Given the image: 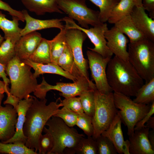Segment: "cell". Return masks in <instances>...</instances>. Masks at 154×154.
Returning <instances> with one entry per match:
<instances>
[{
  "mask_svg": "<svg viewBox=\"0 0 154 154\" xmlns=\"http://www.w3.org/2000/svg\"><path fill=\"white\" fill-rule=\"evenodd\" d=\"M33 97V103L26 113L23 132L27 138L25 146L34 149L37 153L39 150V138L44 126L62 105L61 102L58 103L57 100L47 105L46 98L39 100L37 97Z\"/></svg>",
  "mask_w": 154,
  "mask_h": 154,
  "instance_id": "1",
  "label": "cell"
},
{
  "mask_svg": "<svg viewBox=\"0 0 154 154\" xmlns=\"http://www.w3.org/2000/svg\"><path fill=\"white\" fill-rule=\"evenodd\" d=\"M106 75L113 91L129 97H135L144 84V80L128 60L116 56L108 63Z\"/></svg>",
  "mask_w": 154,
  "mask_h": 154,
  "instance_id": "2",
  "label": "cell"
},
{
  "mask_svg": "<svg viewBox=\"0 0 154 154\" xmlns=\"http://www.w3.org/2000/svg\"><path fill=\"white\" fill-rule=\"evenodd\" d=\"M43 131L51 135L53 147L48 154H74L78 143L84 135L68 126L60 118L52 116L46 123Z\"/></svg>",
  "mask_w": 154,
  "mask_h": 154,
  "instance_id": "3",
  "label": "cell"
},
{
  "mask_svg": "<svg viewBox=\"0 0 154 154\" xmlns=\"http://www.w3.org/2000/svg\"><path fill=\"white\" fill-rule=\"evenodd\" d=\"M31 68L16 56L6 66L5 73L11 84L10 92L20 100L29 98L30 94L35 91L38 85Z\"/></svg>",
  "mask_w": 154,
  "mask_h": 154,
  "instance_id": "4",
  "label": "cell"
},
{
  "mask_svg": "<svg viewBox=\"0 0 154 154\" xmlns=\"http://www.w3.org/2000/svg\"><path fill=\"white\" fill-rule=\"evenodd\" d=\"M128 60L147 82L154 78V42L145 38L128 44Z\"/></svg>",
  "mask_w": 154,
  "mask_h": 154,
  "instance_id": "5",
  "label": "cell"
},
{
  "mask_svg": "<svg viewBox=\"0 0 154 154\" xmlns=\"http://www.w3.org/2000/svg\"><path fill=\"white\" fill-rule=\"evenodd\" d=\"M95 109L92 118L94 139L106 130L113 120L118 110L115 106L113 93H102L97 89L94 90Z\"/></svg>",
  "mask_w": 154,
  "mask_h": 154,
  "instance_id": "6",
  "label": "cell"
},
{
  "mask_svg": "<svg viewBox=\"0 0 154 154\" xmlns=\"http://www.w3.org/2000/svg\"><path fill=\"white\" fill-rule=\"evenodd\" d=\"M114 99L116 108L120 116L122 122L127 128L129 136L132 135L136 124L149 111L151 104H144L134 102L129 97L114 92Z\"/></svg>",
  "mask_w": 154,
  "mask_h": 154,
  "instance_id": "7",
  "label": "cell"
},
{
  "mask_svg": "<svg viewBox=\"0 0 154 154\" xmlns=\"http://www.w3.org/2000/svg\"><path fill=\"white\" fill-rule=\"evenodd\" d=\"M57 2L59 9L77 21L82 28L88 29L89 25L94 27L103 23L99 19V11L88 7L86 0H57Z\"/></svg>",
  "mask_w": 154,
  "mask_h": 154,
  "instance_id": "8",
  "label": "cell"
},
{
  "mask_svg": "<svg viewBox=\"0 0 154 154\" xmlns=\"http://www.w3.org/2000/svg\"><path fill=\"white\" fill-rule=\"evenodd\" d=\"M96 89L95 84L84 77L73 83L57 82L55 85L49 84L43 77L41 83L38 84L33 93L37 98L43 100L45 98L47 92L51 90L60 91V96L66 98L79 96L84 91Z\"/></svg>",
  "mask_w": 154,
  "mask_h": 154,
  "instance_id": "9",
  "label": "cell"
},
{
  "mask_svg": "<svg viewBox=\"0 0 154 154\" xmlns=\"http://www.w3.org/2000/svg\"><path fill=\"white\" fill-rule=\"evenodd\" d=\"M65 23L66 29H77L84 32L94 46L93 48H88L89 50L101 55L104 58H112L113 53L107 46L105 33L108 29L106 23H103L92 27L85 29L82 27L68 17L62 18Z\"/></svg>",
  "mask_w": 154,
  "mask_h": 154,
  "instance_id": "10",
  "label": "cell"
},
{
  "mask_svg": "<svg viewBox=\"0 0 154 154\" xmlns=\"http://www.w3.org/2000/svg\"><path fill=\"white\" fill-rule=\"evenodd\" d=\"M89 66L96 88L100 92L108 94L113 91L107 79L106 69L110 59L89 50L86 52Z\"/></svg>",
  "mask_w": 154,
  "mask_h": 154,
  "instance_id": "11",
  "label": "cell"
},
{
  "mask_svg": "<svg viewBox=\"0 0 154 154\" xmlns=\"http://www.w3.org/2000/svg\"><path fill=\"white\" fill-rule=\"evenodd\" d=\"M65 29L66 43L71 50L76 65L82 76L90 80L88 60L84 58L82 52L83 44L87 36L78 29Z\"/></svg>",
  "mask_w": 154,
  "mask_h": 154,
  "instance_id": "12",
  "label": "cell"
},
{
  "mask_svg": "<svg viewBox=\"0 0 154 154\" xmlns=\"http://www.w3.org/2000/svg\"><path fill=\"white\" fill-rule=\"evenodd\" d=\"M107 46L113 54L119 58L128 60L127 50L129 40L123 33L114 26L105 33Z\"/></svg>",
  "mask_w": 154,
  "mask_h": 154,
  "instance_id": "13",
  "label": "cell"
},
{
  "mask_svg": "<svg viewBox=\"0 0 154 154\" xmlns=\"http://www.w3.org/2000/svg\"><path fill=\"white\" fill-rule=\"evenodd\" d=\"M0 106V140L6 141L12 138L16 131L18 114L11 105Z\"/></svg>",
  "mask_w": 154,
  "mask_h": 154,
  "instance_id": "14",
  "label": "cell"
},
{
  "mask_svg": "<svg viewBox=\"0 0 154 154\" xmlns=\"http://www.w3.org/2000/svg\"><path fill=\"white\" fill-rule=\"evenodd\" d=\"M122 121L118 112L117 115L108 129L101 135L110 139L115 146L117 153L130 154L128 140L125 141L121 129Z\"/></svg>",
  "mask_w": 154,
  "mask_h": 154,
  "instance_id": "15",
  "label": "cell"
},
{
  "mask_svg": "<svg viewBox=\"0 0 154 154\" xmlns=\"http://www.w3.org/2000/svg\"><path fill=\"white\" fill-rule=\"evenodd\" d=\"M37 31L21 36L15 44V56L21 61L28 59L34 52L42 38Z\"/></svg>",
  "mask_w": 154,
  "mask_h": 154,
  "instance_id": "16",
  "label": "cell"
},
{
  "mask_svg": "<svg viewBox=\"0 0 154 154\" xmlns=\"http://www.w3.org/2000/svg\"><path fill=\"white\" fill-rule=\"evenodd\" d=\"M150 128L145 126L134 130L129 136L130 154H154L153 150L149 142L148 135Z\"/></svg>",
  "mask_w": 154,
  "mask_h": 154,
  "instance_id": "17",
  "label": "cell"
},
{
  "mask_svg": "<svg viewBox=\"0 0 154 154\" xmlns=\"http://www.w3.org/2000/svg\"><path fill=\"white\" fill-rule=\"evenodd\" d=\"M26 22L25 27L20 32L21 36L29 33L50 28H57L61 30L65 28L62 24V19H54L46 20H41L33 18L25 10L21 11Z\"/></svg>",
  "mask_w": 154,
  "mask_h": 154,
  "instance_id": "18",
  "label": "cell"
},
{
  "mask_svg": "<svg viewBox=\"0 0 154 154\" xmlns=\"http://www.w3.org/2000/svg\"><path fill=\"white\" fill-rule=\"evenodd\" d=\"M134 23L145 37L154 42V20L142 6H135L130 15Z\"/></svg>",
  "mask_w": 154,
  "mask_h": 154,
  "instance_id": "19",
  "label": "cell"
},
{
  "mask_svg": "<svg viewBox=\"0 0 154 154\" xmlns=\"http://www.w3.org/2000/svg\"><path fill=\"white\" fill-rule=\"evenodd\" d=\"M33 100V96L28 98L20 100L16 110L18 114L16 126L15 133L14 136L9 140L2 142L4 143H18L25 144L27 137L24 135L23 128L27 112L32 104Z\"/></svg>",
  "mask_w": 154,
  "mask_h": 154,
  "instance_id": "20",
  "label": "cell"
},
{
  "mask_svg": "<svg viewBox=\"0 0 154 154\" xmlns=\"http://www.w3.org/2000/svg\"><path fill=\"white\" fill-rule=\"evenodd\" d=\"M26 8L38 15L46 13H64L59 8L57 0H21Z\"/></svg>",
  "mask_w": 154,
  "mask_h": 154,
  "instance_id": "21",
  "label": "cell"
},
{
  "mask_svg": "<svg viewBox=\"0 0 154 154\" xmlns=\"http://www.w3.org/2000/svg\"><path fill=\"white\" fill-rule=\"evenodd\" d=\"M29 65L35 70L33 73L36 78L40 75L45 73L55 74L61 76L71 80L73 82L77 80L69 73L64 70L57 64L50 63L48 64H40L33 62L28 59L22 61Z\"/></svg>",
  "mask_w": 154,
  "mask_h": 154,
  "instance_id": "22",
  "label": "cell"
},
{
  "mask_svg": "<svg viewBox=\"0 0 154 154\" xmlns=\"http://www.w3.org/2000/svg\"><path fill=\"white\" fill-rule=\"evenodd\" d=\"M114 25L121 32L128 37L129 42H135L146 38L135 25L130 15Z\"/></svg>",
  "mask_w": 154,
  "mask_h": 154,
  "instance_id": "23",
  "label": "cell"
},
{
  "mask_svg": "<svg viewBox=\"0 0 154 154\" xmlns=\"http://www.w3.org/2000/svg\"><path fill=\"white\" fill-rule=\"evenodd\" d=\"M57 64L77 80L84 77L77 67L71 50L67 44L63 53L58 59Z\"/></svg>",
  "mask_w": 154,
  "mask_h": 154,
  "instance_id": "24",
  "label": "cell"
},
{
  "mask_svg": "<svg viewBox=\"0 0 154 154\" xmlns=\"http://www.w3.org/2000/svg\"><path fill=\"white\" fill-rule=\"evenodd\" d=\"M135 6L133 0H120L112 10L108 21L114 24L130 15Z\"/></svg>",
  "mask_w": 154,
  "mask_h": 154,
  "instance_id": "25",
  "label": "cell"
},
{
  "mask_svg": "<svg viewBox=\"0 0 154 154\" xmlns=\"http://www.w3.org/2000/svg\"><path fill=\"white\" fill-rule=\"evenodd\" d=\"M17 35L5 38L0 46V63L6 66L15 56V46L16 43L21 37Z\"/></svg>",
  "mask_w": 154,
  "mask_h": 154,
  "instance_id": "26",
  "label": "cell"
},
{
  "mask_svg": "<svg viewBox=\"0 0 154 154\" xmlns=\"http://www.w3.org/2000/svg\"><path fill=\"white\" fill-rule=\"evenodd\" d=\"M48 41L51 63L57 64L58 59L63 53L66 44L65 29L60 30V32L52 39L48 40Z\"/></svg>",
  "mask_w": 154,
  "mask_h": 154,
  "instance_id": "27",
  "label": "cell"
},
{
  "mask_svg": "<svg viewBox=\"0 0 154 154\" xmlns=\"http://www.w3.org/2000/svg\"><path fill=\"white\" fill-rule=\"evenodd\" d=\"M28 59L38 64H45L51 63L48 40L42 38L38 45Z\"/></svg>",
  "mask_w": 154,
  "mask_h": 154,
  "instance_id": "28",
  "label": "cell"
},
{
  "mask_svg": "<svg viewBox=\"0 0 154 154\" xmlns=\"http://www.w3.org/2000/svg\"><path fill=\"white\" fill-rule=\"evenodd\" d=\"M135 97L133 100L137 103L149 104L154 102V78L144 84Z\"/></svg>",
  "mask_w": 154,
  "mask_h": 154,
  "instance_id": "29",
  "label": "cell"
},
{
  "mask_svg": "<svg viewBox=\"0 0 154 154\" xmlns=\"http://www.w3.org/2000/svg\"><path fill=\"white\" fill-rule=\"evenodd\" d=\"M12 20L7 18L6 15L0 11V29L4 33V38L20 35L22 29L19 27V19L15 17H12Z\"/></svg>",
  "mask_w": 154,
  "mask_h": 154,
  "instance_id": "30",
  "label": "cell"
},
{
  "mask_svg": "<svg viewBox=\"0 0 154 154\" xmlns=\"http://www.w3.org/2000/svg\"><path fill=\"white\" fill-rule=\"evenodd\" d=\"M89 0L99 7V19L102 23L108 21L112 10L119 2L116 0Z\"/></svg>",
  "mask_w": 154,
  "mask_h": 154,
  "instance_id": "31",
  "label": "cell"
},
{
  "mask_svg": "<svg viewBox=\"0 0 154 154\" xmlns=\"http://www.w3.org/2000/svg\"><path fill=\"white\" fill-rule=\"evenodd\" d=\"M0 153L8 154H37L34 149L29 148L25 144L4 143L0 142Z\"/></svg>",
  "mask_w": 154,
  "mask_h": 154,
  "instance_id": "32",
  "label": "cell"
},
{
  "mask_svg": "<svg viewBox=\"0 0 154 154\" xmlns=\"http://www.w3.org/2000/svg\"><path fill=\"white\" fill-rule=\"evenodd\" d=\"M98 149L96 141L92 136L82 137L75 149V154H97Z\"/></svg>",
  "mask_w": 154,
  "mask_h": 154,
  "instance_id": "33",
  "label": "cell"
},
{
  "mask_svg": "<svg viewBox=\"0 0 154 154\" xmlns=\"http://www.w3.org/2000/svg\"><path fill=\"white\" fill-rule=\"evenodd\" d=\"M95 90L84 91L79 96L84 113L92 118L94 115L95 109Z\"/></svg>",
  "mask_w": 154,
  "mask_h": 154,
  "instance_id": "34",
  "label": "cell"
},
{
  "mask_svg": "<svg viewBox=\"0 0 154 154\" xmlns=\"http://www.w3.org/2000/svg\"><path fill=\"white\" fill-rule=\"evenodd\" d=\"M97 147V154H117V153L111 140L106 137L100 135L95 140Z\"/></svg>",
  "mask_w": 154,
  "mask_h": 154,
  "instance_id": "35",
  "label": "cell"
},
{
  "mask_svg": "<svg viewBox=\"0 0 154 154\" xmlns=\"http://www.w3.org/2000/svg\"><path fill=\"white\" fill-rule=\"evenodd\" d=\"M78 115L67 108L63 106L59 109L53 116L60 118L68 126L72 127L76 125Z\"/></svg>",
  "mask_w": 154,
  "mask_h": 154,
  "instance_id": "36",
  "label": "cell"
},
{
  "mask_svg": "<svg viewBox=\"0 0 154 154\" xmlns=\"http://www.w3.org/2000/svg\"><path fill=\"white\" fill-rule=\"evenodd\" d=\"M76 125L88 136H92L94 129L91 117L84 113L78 114Z\"/></svg>",
  "mask_w": 154,
  "mask_h": 154,
  "instance_id": "37",
  "label": "cell"
},
{
  "mask_svg": "<svg viewBox=\"0 0 154 154\" xmlns=\"http://www.w3.org/2000/svg\"><path fill=\"white\" fill-rule=\"evenodd\" d=\"M60 100L62 106L67 108L78 114L84 113L79 97L66 98Z\"/></svg>",
  "mask_w": 154,
  "mask_h": 154,
  "instance_id": "38",
  "label": "cell"
},
{
  "mask_svg": "<svg viewBox=\"0 0 154 154\" xmlns=\"http://www.w3.org/2000/svg\"><path fill=\"white\" fill-rule=\"evenodd\" d=\"M39 150L38 154H48L52 149L53 145L52 138L50 135L46 133L41 134L39 140Z\"/></svg>",
  "mask_w": 154,
  "mask_h": 154,
  "instance_id": "39",
  "label": "cell"
},
{
  "mask_svg": "<svg viewBox=\"0 0 154 154\" xmlns=\"http://www.w3.org/2000/svg\"><path fill=\"white\" fill-rule=\"evenodd\" d=\"M0 9L8 12L12 17L18 18L20 21L24 22L23 15L21 11L17 10L11 7L7 3L0 0Z\"/></svg>",
  "mask_w": 154,
  "mask_h": 154,
  "instance_id": "40",
  "label": "cell"
},
{
  "mask_svg": "<svg viewBox=\"0 0 154 154\" xmlns=\"http://www.w3.org/2000/svg\"><path fill=\"white\" fill-rule=\"evenodd\" d=\"M154 113V102H153L151 104L149 112L143 118L136 124L134 127V130L139 129L144 127L145 124L153 114Z\"/></svg>",
  "mask_w": 154,
  "mask_h": 154,
  "instance_id": "41",
  "label": "cell"
},
{
  "mask_svg": "<svg viewBox=\"0 0 154 154\" xmlns=\"http://www.w3.org/2000/svg\"><path fill=\"white\" fill-rule=\"evenodd\" d=\"M142 5L145 10L149 12L150 17L154 19V0H142Z\"/></svg>",
  "mask_w": 154,
  "mask_h": 154,
  "instance_id": "42",
  "label": "cell"
},
{
  "mask_svg": "<svg viewBox=\"0 0 154 154\" xmlns=\"http://www.w3.org/2000/svg\"><path fill=\"white\" fill-rule=\"evenodd\" d=\"M7 94V98L3 102L4 104L11 105L16 110L20 100L18 98L11 94L10 92Z\"/></svg>",
  "mask_w": 154,
  "mask_h": 154,
  "instance_id": "43",
  "label": "cell"
},
{
  "mask_svg": "<svg viewBox=\"0 0 154 154\" xmlns=\"http://www.w3.org/2000/svg\"><path fill=\"white\" fill-rule=\"evenodd\" d=\"M6 66L0 63V78L3 79L5 86L9 88L8 86L9 84L10 83V81L9 79L7 77V75L5 73Z\"/></svg>",
  "mask_w": 154,
  "mask_h": 154,
  "instance_id": "44",
  "label": "cell"
},
{
  "mask_svg": "<svg viewBox=\"0 0 154 154\" xmlns=\"http://www.w3.org/2000/svg\"><path fill=\"white\" fill-rule=\"evenodd\" d=\"M10 92V89L5 86L4 82L0 80V106L1 105L2 100L4 97V93L6 94Z\"/></svg>",
  "mask_w": 154,
  "mask_h": 154,
  "instance_id": "45",
  "label": "cell"
},
{
  "mask_svg": "<svg viewBox=\"0 0 154 154\" xmlns=\"http://www.w3.org/2000/svg\"><path fill=\"white\" fill-rule=\"evenodd\" d=\"M148 137L152 149L154 150V129L149 130Z\"/></svg>",
  "mask_w": 154,
  "mask_h": 154,
  "instance_id": "46",
  "label": "cell"
},
{
  "mask_svg": "<svg viewBox=\"0 0 154 154\" xmlns=\"http://www.w3.org/2000/svg\"><path fill=\"white\" fill-rule=\"evenodd\" d=\"M146 123L145 127L154 129V117L151 116Z\"/></svg>",
  "mask_w": 154,
  "mask_h": 154,
  "instance_id": "47",
  "label": "cell"
},
{
  "mask_svg": "<svg viewBox=\"0 0 154 154\" xmlns=\"http://www.w3.org/2000/svg\"><path fill=\"white\" fill-rule=\"evenodd\" d=\"M135 7L142 6V0H133Z\"/></svg>",
  "mask_w": 154,
  "mask_h": 154,
  "instance_id": "48",
  "label": "cell"
},
{
  "mask_svg": "<svg viewBox=\"0 0 154 154\" xmlns=\"http://www.w3.org/2000/svg\"><path fill=\"white\" fill-rule=\"evenodd\" d=\"M4 37H2L1 35L0 34V46L4 41Z\"/></svg>",
  "mask_w": 154,
  "mask_h": 154,
  "instance_id": "49",
  "label": "cell"
},
{
  "mask_svg": "<svg viewBox=\"0 0 154 154\" xmlns=\"http://www.w3.org/2000/svg\"><path fill=\"white\" fill-rule=\"evenodd\" d=\"M117 0L118 1H119L120 0Z\"/></svg>",
  "mask_w": 154,
  "mask_h": 154,
  "instance_id": "50",
  "label": "cell"
}]
</instances>
